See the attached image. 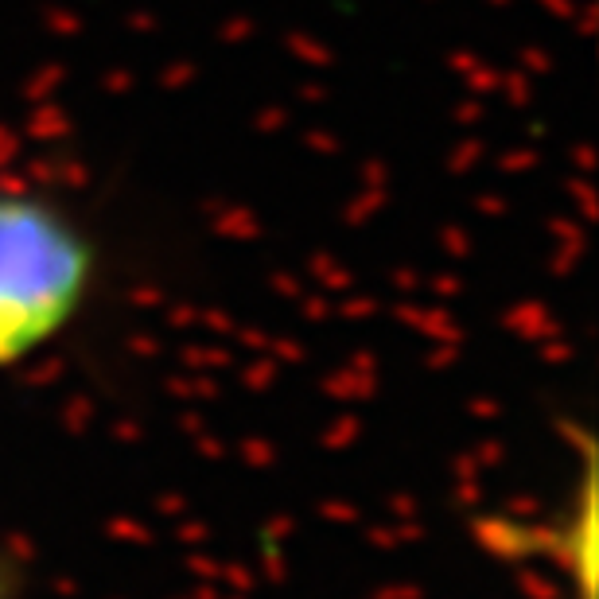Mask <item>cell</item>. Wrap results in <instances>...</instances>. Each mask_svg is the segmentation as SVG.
<instances>
[{
    "instance_id": "obj_1",
    "label": "cell",
    "mask_w": 599,
    "mask_h": 599,
    "mask_svg": "<svg viewBox=\"0 0 599 599\" xmlns=\"http://www.w3.org/2000/svg\"><path fill=\"white\" fill-rule=\"evenodd\" d=\"M94 249L71 218L0 191V370L47 347L82 308Z\"/></svg>"
},
{
    "instance_id": "obj_2",
    "label": "cell",
    "mask_w": 599,
    "mask_h": 599,
    "mask_svg": "<svg viewBox=\"0 0 599 599\" xmlns=\"http://www.w3.org/2000/svg\"><path fill=\"white\" fill-rule=\"evenodd\" d=\"M0 599H4V592H0Z\"/></svg>"
}]
</instances>
